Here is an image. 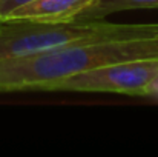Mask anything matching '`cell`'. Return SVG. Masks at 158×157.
<instances>
[{
    "label": "cell",
    "mask_w": 158,
    "mask_h": 157,
    "mask_svg": "<svg viewBox=\"0 0 158 157\" xmlns=\"http://www.w3.org/2000/svg\"><path fill=\"white\" fill-rule=\"evenodd\" d=\"M158 59V37L78 43L19 59L0 60V91L39 89L100 66Z\"/></svg>",
    "instance_id": "cell-1"
},
{
    "label": "cell",
    "mask_w": 158,
    "mask_h": 157,
    "mask_svg": "<svg viewBox=\"0 0 158 157\" xmlns=\"http://www.w3.org/2000/svg\"><path fill=\"white\" fill-rule=\"evenodd\" d=\"M158 37V23H107L100 20L29 22L0 26V60L19 59L68 45Z\"/></svg>",
    "instance_id": "cell-2"
},
{
    "label": "cell",
    "mask_w": 158,
    "mask_h": 157,
    "mask_svg": "<svg viewBox=\"0 0 158 157\" xmlns=\"http://www.w3.org/2000/svg\"><path fill=\"white\" fill-rule=\"evenodd\" d=\"M158 76V59L129 60L100 66L66 77L46 91L74 93H118L126 96H146L152 80Z\"/></svg>",
    "instance_id": "cell-3"
},
{
    "label": "cell",
    "mask_w": 158,
    "mask_h": 157,
    "mask_svg": "<svg viewBox=\"0 0 158 157\" xmlns=\"http://www.w3.org/2000/svg\"><path fill=\"white\" fill-rule=\"evenodd\" d=\"M94 0H32L11 11L3 22H71L75 20Z\"/></svg>",
    "instance_id": "cell-4"
},
{
    "label": "cell",
    "mask_w": 158,
    "mask_h": 157,
    "mask_svg": "<svg viewBox=\"0 0 158 157\" xmlns=\"http://www.w3.org/2000/svg\"><path fill=\"white\" fill-rule=\"evenodd\" d=\"M131 9H158V0H94L75 20H100Z\"/></svg>",
    "instance_id": "cell-5"
},
{
    "label": "cell",
    "mask_w": 158,
    "mask_h": 157,
    "mask_svg": "<svg viewBox=\"0 0 158 157\" xmlns=\"http://www.w3.org/2000/svg\"><path fill=\"white\" fill-rule=\"evenodd\" d=\"M32 0H0V20L3 22V19L11 12L14 11L15 8L22 6V5H26Z\"/></svg>",
    "instance_id": "cell-6"
},
{
    "label": "cell",
    "mask_w": 158,
    "mask_h": 157,
    "mask_svg": "<svg viewBox=\"0 0 158 157\" xmlns=\"http://www.w3.org/2000/svg\"><path fill=\"white\" fill-rule=\"evenodd\" d=\"M148 97H158V76L152 80L148 89Z\"/></svg>",
    "instance_id": "cell-7"
},
{
    "label": "cell",
    "mask_w": 158,
    "mask_h": 157,
    "mask_svg": "<svg viewBox=\"0 0 158 157\" xmlns=\"http://www.w3.org/2000/svg\"><path fill=\"white\" fill-rule=\"evenodd\" d=\"M2 23H3V22H2V20H0V26H2Z\"/></svg>",
    "instance_id": "cell-8"
}]
</instances>
